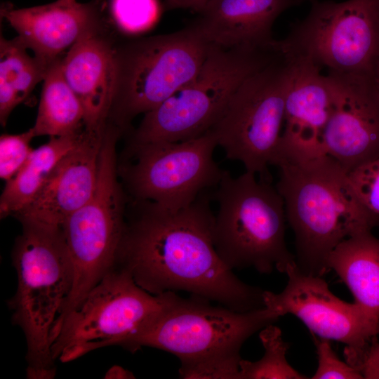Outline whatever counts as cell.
<instances>
[{"label": "cell", "instance_id": "obj_21", "mask_svg": "<svg viewBox=\"0 0 379 379\" xmlns=\"http://www.w3.org/2000/svg\"><path fill=\"white\" fill-rule=\"evenodd\" d=\"M84 128L50 138L32 150L19 171L6 182L0 199L1 218L15 215L36 198L58 163L76 145Z\"/></svg>", "mask_w": 379, "mask_h": 379}, {"label": "cell", "instance_id": "obj_18", "mask_svg": "<svg viewBox=\"0 0 379 379\" xmlns=\"http://www.w3.org/2000/svg\"><path fill=\"white\" fill-rule=\"evenodd\" d=\"M102 27L83 35L62 58L63 74L84 111V127L104 133L115 87V46Z\"/></svg>", "mask_w": 379, "mask_h": 379}, {"label": "cell", "instance_id": "obj_32", "mask_svg": "<svg viewBox=\"0 0 379 379\" xmlns=\"http://www.w3.org/2000/svg\"><path fill=\"white\" fill-rule=\"evenodd\" d=\"M105 378L110 379H128L135 378L134 375L120 366H114L110 368L105 375Z\"/></svg>", "mask_w": 379, "mask_h": 379}, {"label": "cell", "instance_id": "obj_2", "mask_svg": "<svg viewBox=\"0 0 379 379\" xmlns=\"http://www.w3.org/2000/svg\"><path fill=\"white\" fill-rule=\"evenodd\" d=\"M277 189L295 239L298 268L321 277L333 250L379 224L359 201L347 173L332 158L282 159Z\"/></svg>", "mask_w": 379, "mask_h": 379}, {"label": "cell", "instance_id": "obj_35", "mask_svg": "<svg viewBox=\"0 0 379 379\" xmlns=\"http://www.w3.org/2000/svg\"><path fill=\"white\" fill-rule=\"evenodd\" d=\"M68 1H70V0H68Z\"/></svg>", "mask_w": 379, "mask_h": 379}, {"label": "cell", "instance_id": "obj_20", "mask_svg": "<svg viewBox=\"0 0 379 379\" xmlns=\"http://www.w3.org/2000/svg\"><path fill=\"white\" fill-rule=\"evenodd\" d=\"M357 303L379 322V239L371 231L354 234L340 243L328 258Z\"/></svg>", "mask_w": 379, "mask_h": 379}, {"label": "cell", "instance_id": "obj_16", "mask_svg": "<svg viewBox=\"0 0 379 379\" xmlns=\"http://www.w3.org/2000/svg\"><path fill=\"white\" fill-rule=\"evenodd\" d=\"M288 56L293 60V70L286 98L278 164L286 159L324 155L323 135L334 106L330 77L310 60Z\"/></svg>", "mask_w": 379, "mask_h": 379}, {"label": "cell", "instance_id": "obj_17", "mask_svg": "<svg viewBox=\"0 0 379 379\" xmlns=\"http://www.w3.org/2000/svg\"><path fill=\"white\" fill-rule=\"evenodd\" d=\"M1 16L16 31L24 46L48 66L86 33L102 27L99 4L93 1L57 0L22 8L8 5L1 8Z\"/></svg>", "mask_w": 379, "mask_h": 379}, {"label": "cell", "instance_id": "obj_27", "mask_svg": "<svg viewBox=\"0 0 379 379\" xmlns=\"http://www.w3.org/2000/svg\"><path fill=\"white\" fill-rule=\"evenodd\" d=\"M36 137L30 128L20 134H4L0 137V178L11 180L24 165L32 152V140Z\"/></svg>", "mask_w": 379, "mask_h": 379}, {"label": "cell", "instance_id": "obj_24", "mask_svg": "<svg viewBox=\"0 0 379 379\" xmlns=\"http://www.w3.org/2000/svg\"><path fill=\"white\" fill-rule=\"evenodd\" d=\"M259 338L265 349L257 361L241 359L239 379H305L286 359L288 345L284 341L279 328L269 324L262 328Z\"/></svg>", "mask_w": 379, "mask_h": 379}, {"label": "cell", "instance_id": "obj_28", "mask_svg": "<svg viewBox=\"0 0 379 379\" xmlns=\"http://www.w3.org/2000/svg\"><path fill=\"white\" fill-rule=\"evenodd\" d=\"M314 337V335H313ZM318 366L312 379H361L362 375L348 363L342 361L333 352L328 340L314 337Z\"/></svg>", "mask_w": 379, "mask_h": 379}, {"label": "cell", "instance_id": "obj_31", "mask_svg": "<svg viewBox=\"0 0 379 379\" xmlns=\"http://www.w3.org/2000/svg\"><path fill=\"white\" fill-rule=\"evenodd\" d=\"M55 374V368L45 369L39 368L27 367L26 375L28 378L34 379H49L54 378Z\"/></svg>", "mask_w": 379, "mask_h": 379}, {"label": "cell", "instance_id": "obj_8", "mask_svg": "<svg viewBox=\"0 0 379 379\" xmlns=\"http://www.w3.org/2000/svg\"><path fill=\"white\" fill-rule=\"evenodd\" d=\"M293 62L282 51L237 89L211 131L227 158L271 182L269 165H277L287 91Z\"/></svg>", "mask_w": 379, "mask_h": 379}, {"label": "cell", "instance_id": "obj_26", "mask_svg": "<svg viewBox=\"0 0 379 379\" xmlns=\"http://www.w3.org/2000/svg\"><path fill=\"white\" fill-rule=\"evenodd\" d=\"M347 175L363 207L379 220V157L359 165Z\"/></svg>", "mask_w": 379, "mask_h": 379}, {"label": "cell", "instance_id": "obj_33", "mask_svg": "<svg viewBox=\"0 0 379 379\" xmlns=\"http://www.w3.org/2000/svg\"><path fill=\"white\" fill-rule=\"evenodd\" d=\"M373 77L376 87L378 88V91L379 92V62L375 68V70Z\"/></svg>", "mask_w": 379, "mask_h": 379}, {"label": "cell", "instance_id": "obj_1", "mask_svg": "<svg viewBox=\"0 0 379 379\" xmlns=\"http://www.w3.org/2000/svg\"><path fill=\"white\" fill-rule=\"evenodd\" d=\"M133 206L116 267L139 286L154 295L186 291L239 312L265 307L264 291L240 280L218 255L205 190L178 210L136 199Z\"/></svg>", "mask_w": 379, "mask_h": 379}, {"label": "cell", "instance_id": "obj_19", "mask_svg": "<svg viewBox=\"0 0 379 379\" xmlns=\"http://www.w3.org/2000/svg\"><path fill=\"white\" fill-rule=\"evenodd\" d=\"M297 0H211L193 24L211 46L225 48H268L277 41L272 28Z\"/></svg>", "mask_w": 379, "mask_h": 379}, {"label": "cell", "instance_id": "obj_14", "mask_svg": "<svg viewBox=\"0 0 379 379\" xmlns=\"http://www.w3.org/2000/svg\"><path fill=\"white\" fill-rule=\"evenodd\" d=\"M334 106L322 153L347 172L379 157V92L373 75L327 74Z\"/></svg>", "mask_w": 379, "mask_h": 379}, {"label": "cell", "instance_id": "obj_25", "mask_svg": "<svg viewBox=\"0 0 379 379\" xmlns=\"http://www.w3.org/2000/svg\"><path fill=\"white\" fill-rule=\"evenodd\" d=\"M109 11L117 27L129 34L152 28L160 15L158 0H110Z\"/></svg>", "mask_w": 379, "mask_h": 379}, {"label": "cell", "instance_id": "obj_11", "mask_svg": "<svg viewBox=\"0 0 379 379\" xmlns=\"http://www.w3.org/2000/svg\"><path fill=\"white\" fill-rule=\"evenodd\" d=\"M279 45L283 53L328 74L373 75L379 62V0H312L307 16Z\"/></svg>", "mask_w": 379, "mask_h": 379}, {"label": "cell", "instance_id": "obj_4", "mask_svg": "<svg viewBox=\"0 0 379 379\" xmlns=\"http://www.w3.org/2000/svg\"><path fill=\"white\" fill-rule=\"evenodd\" d=\"M215 196L214 247L230 269L285 273L296 262L286 244L284 201L270 182L248 171L234 178L224 171Z\"/></svg>", "mask_w": 379, "mask_h": 379}, {"label": "cell", "instance_id": "obj_23", "mask_svg": "<svg viewBox=\"0 0 379 379\" xmlns=\"http://www.w3.org/2000/svg\"><path fill=\"white\" fill-rule=\"evenodd\" d=\"M18 36L0 39V122L4 126L8 118L19 104L43 81L51 66L34 55Z\"/></svg>", "mask_w": 379, "mask_h": 379}, {"label": "cell", "instance_id": "obj_7", "mask_svg": "<svg viewBox=\"0 0 379 379\" xmlns=\"http://www.w3.org/2000/svg\"><path fill=\"white\" fill-rule=\"evenodd\" d=\"M210 46L192 25L115 47L112 124L126 128L171 97L198 73Z\"/></svg>", "mask_w": 379, "mask_h": 379}, {"label": "cell", "instance_id": "obj_12", "mask_svg": "<svg viewBox=\"0 0 379 379\" xmlns=\"http://www.w3.org/2000/svg\"><path fill=\"white\" fill-rule=\"evenodd\" d=\"M218 146L210 130L182 142H131L122 177L133 199L150 201L171 210L191 204L223 175L213 159Z\"/></svg>", "mask_w": 379, "mask_h": 379}, {"label": "cell", "instance_id": "obj_6", "mask_svg": "<svg viewBox=\"0 0 379 379\" xmlns=\"http://www.w3.org/2000/svg\"><path fill=\"white\" fill-rule=\"evenodd\" d=\"M281 53L268 48L211 46L198 73L154 109L145 113L131 142H182L210 131L240 85Z\"/></svg>", "mask_w": 379, "mask_h": 379}, {"label": "cell", "instance_id": "obj_34", "mask_svg": "<svg viewBox=\"0 0 379 379\" xmlns=\"http://www.w3.org/2000/svg\"><path fill=\"white\" fill-rule=\"evenodd\" d=\"M297 1L299 2V1H302V0H297Z\"/></svg>", "mask_w": 379, "mask_h": 379}, {"label": "cell", "instance_id": "obj_13", "mask_svg": "<svg viewBox=\"0 0 379 379\" xmlns=\"http://www.w3.org/2000/svg\"><path fill=\"white\" fill-rule=\"evenodd\" d=\"M288 283L279 293L263 291L265 307L280 317L293 314L321 338L346 345L347 363L354 366L379 333V322L355 302H345L319 276L302 272L296 262L288 266Z\"/></svg>", "mask_w": 379, "mask_h": 379}, {"label": "cell", "instance_id": "obj_15", "mask_svg": "<svg viewBox=\"0 0 379 379\" xmlns=\"http://www.w3.org/2000/svg\"><path fill=\"white\" fill-rule=\"evenodd\" d=\"M105 132L83 128L36 198L15 215L22 224L61 229L67 218L89 200L97 185Z\"/></svg>", "mask_w": 379, "mask_h": 379}, {"label": "cell", "instance_id": "obj_9", "mask_svg": "<svg viewBox=\"0 0 379 379\" xmlns=\"http://www.w3.org/2000/svg\"><path fill=\"white\" fill-rule=\"evenodd\" d=\"M119 134L114 128L106 130L95 190L61 227L73 271L67 312L77 308L117 265L126 225L124 194L117 178L116 145Z\"/></svg>", "mask_w": 379, "mask_h": 379}, {"label": "cell", "instance_id": "obj_3", "mask_svg": "<svg viewBox=\"0 0 379 379\" xmlns=\"http://www.w3.org/2000/svg\"><path fill=\"white\" fill-rule=\"evenodd\" d=\"M210 302L178 296L120 346L131 352L150 347L175 355L182 378L238 379L241 345L280 316L265 307L239 312Z\"/></svg>", "mask_w": 379, "mask_h": 379}, {"label": "cell", "instance_id": "obj_29", "mask_svg": "<svg viewBox=\"0 0 379 379\" xmlns=\"http://www.w3.org/2000/svg\"><path fill=\"white\" fill-rule=\"evenodd\" d=\"M354 368L364 378L379 379V343H373Z\"/></svg>", "mask_w": 379, "mask_h": 379}, {"label": "cell", "instance_id": "obj_5", "mask_svg": "<svg viewBox=\"0 0 379 379\" xmlns=\"http://www.w3.org/2000/svg\"><path fill=\"white\" fill-rule=\"evenodd\" d=\"M22 225L13 251V321L25 333L28 366L53 369V335L72 291V266L61 229Z\"/></svg>", "mask_w": 379, "mask_h": 379}, {"label": "cell", "instance_id": "obj_30", "mask_svg": "<svg viewBox=\"0 0 379 379\" xmlns=\"http://www.w3.org/2000/svg\"><path fill=\"white\" fill-rule=\"evenodd\" d=\"M211 0H165L170 9H190L199 13Z\"/></svg>", "mask_w": 379, "mask_h": 379}, {"label": "cell", "instance_id": "obj_22", "mask_svg": "<svg viewBox=\"0 0 379 379\" xmlns=\"http://www.w3.org/2000/svg\"><path fill=\"white\" fill-rule=\"evenodd\" d=\"M62 58L51 65L43 81L38 112L32 126L35 136H63L84 127V108L63 74Z\"/></svg>", "mask_w": 379, "mask_h": 379}, {"label": "cell", "instance_id": "obj_10", "mask_svg": "<svg viewBox=\"0 0 379 379\" xmlns=\"http://www.w3.org/2000/svg\"><path fill=\"white\" fill-rule=\"evenodd\" d=\"M178 298L173 291L152 294L115 267L65 317L52 345L53 359L67 363L96 349L121 345Z\"/></svg>", "mask_w": 379, "mask_h": 379}]
</instances>
